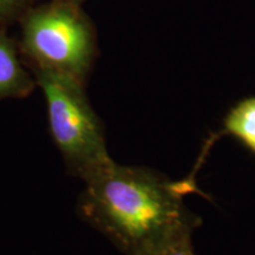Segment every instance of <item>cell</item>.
I'll use <instances>...</instances> for the list:
<instances>
[{"mask_svg": "<svg viewBox=\"0 0 255 255\" xmlns=\"http://www.w3.org/2000/svg\"><path fill=\"white\" fill-rule=\"evenodd\" d=\"M46 102L50 135L66 170L83 182L111 164L103 124L89 103L84 83L71 76L34 69Z\"/></svg>", "mask_w": 255, "mask_h": 255, "instance_id": "2", "label": "cell"}, {"mask_svg": "<svg viewBox=\"0 0 255 255\" xmlns=\"http://www.w3.org/2000/svg\"><path fill=\"white\" fill-rule=\"evenodd\" d=\"M20 1L21 0H0V17L12 11Z\"/></svg>", "mask_w": 255, "mask_h": 255, "instance_id": "7", "label": "cell"}, {"mask_svg": "<svg viewBox=\"0 0 255 255\" xmlns=\"http://www.w3.org/2000/svg\"><path fill=\"white\" fill-rule=\"evenodd\" d=\"M221 133L234 137L255 155V97L239 102L228 111L223 120Z\"/></svg>", "mask_w": 255, "mask_h": 255, "instance_id": "5", "label": "cell"}, {"mask_svg": "<svg viewBox=\"0 0 255 255\" xmlns=\"http://www.w3.org/2000/svg\"><path fill=\"white\" fill-rule=\"evenodd\" d=\"M151 255H196V253L195 250H194L191 239H188V240L178 242L174 246H170Z\"/></svg>", "mask_w": 255, "mask_h": 255, "instance_id": "6", "label": "cell"}, {"mask_svg": "<svg viewBox=\"0 0 255 255\" xmlns=\"http://www.w3.org/2000/svg\"><path fill=\"white\" fill-rule=\"evenodd\" d=\"M21 46L34 69L63 73L83 83L95 53L90 26L73 2L62 0L28 14Z\"/></svg>", "mask_w": 255, "mask_h": 255, "instance_id": "3", "label": "cell"}, {"mask_svg": "<svg viewBox=\"0 0 255 255\" xmlns=\"http://www.w3.org/2000/svg\"><path fill=\"white\" fill-rule=\"evenodd\" d=\"M62 1H69V2H73V4H76V1H78V0H62Z\"/></svg>", "mask_w": 255, "mask_h": 255, "instance_id": "8", "label": "cell"}, {"mask_svg": "<svg viewBox=\"0 0 255 255\" xmlns=\"http://www.w3.org/2000/svg\"><path fill=\"white\" fill-rule=\"evenodd\" d=\"M195 181L174 182L144 167L113 163L84 182L77 214L126 255H151L193 237L201 220L183 196Z\"/></svg>", "mask_w": 255, "mask_h": 255, "instance_id": "1", "label": "cell"}, {"mask_svg": "<svg viewBox=\"0 0 255 255\" xmlns=\"http://www.w3.org/2000/svg\"><path fill=\"white\" fill-rule=\"evenodd\" d=\"M36 84L19 59L13 41L0 32V100L27 97Z\"/></svg>", "mask_w": 255, "mask_h": 255, "instance_id": "4", "label": "cell"}]
</instances>
